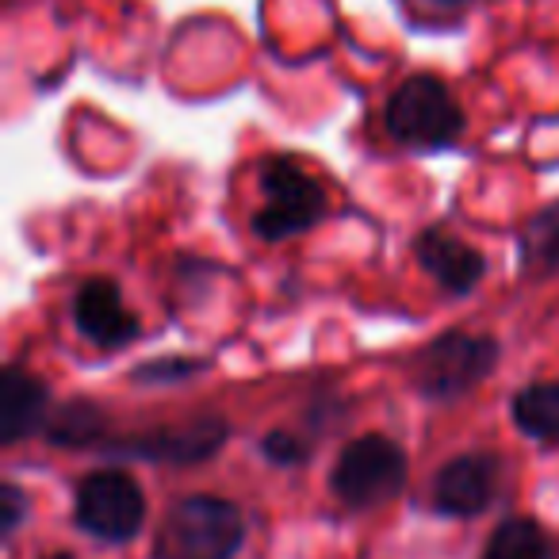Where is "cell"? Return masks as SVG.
Instances as JSON below:
<instances>
[{"label": "cell", "mask_w": 559, "mask_h": 559, "mask_svg": "<svg viewBox=\"0 0 559 559\" xmlns=\"http://www.w3.org/2000/svg\"><path fill=\"white\" fill-rule=\"evenodd\" d=\"M246 540L241 510L215 495H188L169 506L154 536V559H230Z\"/></svg>", "instance_id": "cell-1"}, {"label": "cell", "mask_w": 559, "mask_h": 559, "mask_svg": "<svg viewBox=\"0 0 559 559\" xmlns=\"http://www.w3.org/2000/svg\"><path fill=\"white\" fill-rule=\"evenodd\" d=\"M388 131L406 150H444L464 134V108L433 73H414L391 93Z\"/></svg>", "instance_id": "cell-2"}, {"label": "cell", "mask_w": 559, "mask_h": 559, "mask_svg": "<svg viewBox=\"0 0 559 559\" xmlns=\"http://www.w3.org/2000/svg\"><path fill=\"white\" fill-rule=\"evenodd\" d=\"M326 192L292 157H272L261 165V207L253 215V234L264 241H288L326 218Z\"/></svg>", "instance_id": "cell-3"}, {"label": "cell", "mask_w": 559, "mask_h": 559, "mask_svg": "<svg viewBox=\"0 0 559 559\" xmlns=\"http://www.w3.org/2000/svg\"><path fill=\"white\" fill-rule=\"evenodd\" d=\"M403 487H406V452L383 433H368L357 437L353 444H345L334 472H330L334 498L353 506V510L391 502Z\"/></svg>", "instance_id": "cell-4"}, {"label": "cell", "mask_w": 559, "mask_h": 559, "mask_svg": "<svg viewBox=\"0 0 559 559\" xmlns=\"http://www.w3.org/2000/svg\"><path fill=\"white\" fill-rule=\"evenodd\" d=\"M498 365V342L483 334L449 330L418 360L414 383L429 403H456L475 391Z\"/></svg>", "instance_id": "cell-5"}, {"label": "cell", "mask_w": 559, "mask_h": 559, "mask_svg": "<svg viewBox=\"0 0 559 559\" xmlns=\"http://www.w3.org/2000/svg\"><path fill=\"white\" fill-rule=\"evenodd\" d=\"M78 525L108 544H127L146 525V495L123 467H100L78 487Z\"/></svg>", "instance_id": "cell-6"}, {"label": "cell", "mask_w": 559, "mask_h": 559, "mask_svg": "<svg viewBox=\"0 0 559 559\" xmlns=\"http://www.w3.org/2000/svg\"><path fill=\"white\" fill-rule=\"evenodd\" d=\"M226 421L223 418H192L180 426H162L146 429V433L123 437V441L104 444L108 456L123 460H146V464H173V467H192L211 460L215 452H223L226 444Z\"/></svg>", "instance_id": "cell-7"}, {"label": "cell", "mask_w": 559, "mask_h": 559, "mask_svg": "<svg viewBox=\"0 0 559 559\" xmlns=\"http://www.w3.org/2000/svg\"><path fill=\"white\" fill-rule=\"evenodd\" d=\"M73 326L96 349H123L142 334L139 319L123 307V296L108 276L85 280L73 296Z\"/></svg>", "instance_id": "cell-8"}, {"label": "cell", "mask_w": 559, "mask_h": 559, "mask_svg": "<svg viewBox=\"0 0 559 559\" xmlns=\"http://www.w3.org/2000/svg\"><path fill=\"white\" fill-rule=\"evenodd\" d=\"M498 483V456L464 452L433 475V510L444 518H475L490 506Z\"/></svg>", "instance_id": "cell-9"}, {"label": "cell", "mask_w": 559, "mask_h": 559, "mask_svg": "<svg viewBox=\"0 0 559 559\" xmlns=\"http://www.w3.org/2000/svg\"><path fill=\"white\" fill-rule=\"evenodd\" d=\"M47 411H50L47 383L20 365L4 368V376H0V441L20 444L24 437L39 433L50 421Z\"/></svg>", "instance_id": "cell-10"}, {"label": "cell", "mask_w": 559, "mask_h": 559, "mask_svg": "<svg viewBox=\"0 0 559 559\" xmlns=\"http://www.w3.org/2000/svg\"><path fill=\"white\" fill-rule=\"evenodd\" d=\"M414 253H418L421 269H426L441 288L456 292V296H467V292L483 280V272H487V261H483L479 249H472L467 241L452 238V234L437 230V226L426 234H418Z\"/></svg>", "instance_id": "cell-11"}, {"label": "cell", "mask_w": 559, "mask_h": 559, "mask_svg": "<svg viewBox=\"0 0 559 559\" xmlns=\"http://www.w3.org/2000/svg\"><path fill=\"white\" fill-rule=\"evenodd\" d=\"M521 272L528 280H544L559 269V200L540 207L518 234Z\"/></svg>", "instance_id": "cell-12"}, {"label": "cell", "mask_w": 559, "mask_h": 559, "mask_svg": "<svg viewBox=\"0 0 559 559\" xmlns=\"http://www.w3.org/2000/svg\"><path fill=\"white\" fill-rule=\"evenodd\" d=\"M513 426L540 444H559V383H528L510 403Z\"/></svg>", "instance_id": "cell-13"}, {"label": "cell", "mask_w": 559, "mask_h": 559, "mask_svg": "<svg viewBox=\"0 0 559 559\" xmlns=\"http://www.w3.org/2000/svg\"><path fill=\"white\" fill-rule=\"evenodd\" d=\"M483 559H551V540L533 518H506L490 533Z\"/></svg>", "instance_id": "cell-14"}, {"label": "cell", "mask_w": 559, "mask_h": 559, "mask_svg": "<svg viewBox=\"0 0 559 559\" xmlns=\"http://www.w3.org/2000/svg\"><path fill=\"white\" fill-rule=\"evenodd\" d=\"M104 426H108V418H104L100 406L88 403V399H73L47 421V441L66 444V449H85V444L100 441Z\"/></svg>", "instance_id": "cell-15"}, {"label": "cell", "mask_w": 559, "mask_h": 559, "mask_svg": "<svg viewBox=\"0 0 559 559\" xmlns=\"http://www.w3.org/2000/svg\"><path fill=\"white\" fill-rule=\"evenodd\" d=\"M207 368V360L192 357H169V360H146V365L134 368V380L139 383H180L188 376H200Z\"/></svg>", "instance_id": "cell-16"}, {"label": "cell", "mask_w": 559, "mask_h": 559, "mask_svg": "<svg viewBox=\"0 0 559 559\" xmlns=\"http://www.w3.org/2000/svg\"><path fill=\"white\" fill-rule=\"evenodd\" d=\"M261 452L269 456V464L296 467V464H304V460L311 456V444L299 441V437H296V433H288V429H272V433H264Z\"/></svg>", "instance_id": "cell-17"}, {"label": "cell", "mask_w": 559, "mask_h": 559, "mask_svg": "<svg viewBox=\"0 0 559 559\" xmlns=\"http://www.w3.org/2000/svg\"><path fill=\"white\" fill-rule=\"evenodd\" d=\"M24 518H27V495L16 483H4L0 487V528H4V536L16 533L24 525Z\"/></svg>", "instance_id": "cell-18"}, {"label": "cell", "mask_w": 559, "mask_h": 559, "mask_svg": "<svg viewBox=\"0 0 559 559\" xmlns=\"http://www.w3.org/2000/svg\"><path fill=\"white\" fill-rule=\"evenodd\" d=\"M43 559H73L70 551H50V556H43Z\"/></svg>", "instance_id": "cell-19"}, {"label": "cell", "mask_w": 559, "mask_h": 559, "mask_svg": "<svg viewBox=\"0 0 559 559\" xmlns=\"http://www.w3.org/2000/svg\"><path fill=\"white\" fill-rule=\"evenodd\" d=\"M441 4H464V0H441Z\"/></svg>", "instance_id": "cell-20"}]
</instances>
